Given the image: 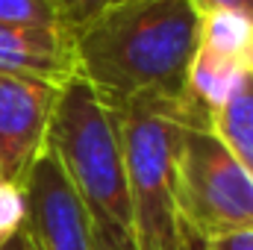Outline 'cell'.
<instances>
[{"label": "cell", "instance_id": "cell-1", "mask_svg": "<svg viewBox=\"0 0 253 250\" xmlns=\"http://www.w3.org/2000/svg\"><path fill=\"white\" fill-rule=\"evenodd\" d=\"M71 36L77 74L118 109L147 91L180 94L200 15L191 0H118Z\"/></svg>", "mask_w": 253, "mask_h": 250}, {"label": "cell", "instance_id": "cell-2", "mask_svg": "<svg viewBox=\"0 0 253 250\" xmlns=\"http://www.w3.org/2000/svg\"><path fill=\"white\" fill-rule=\"evenodd\" d=\"M44 150L59 162L91 224L129 236V191L118 112L106 106L80 74L59 85Z\"/></svg>", "mask_w": 253, "mask_h": 250}, {"label": "cell", "instance_id": "cell-3", "mask_svg": "<svg viewBox=\"0 0 253 250\" xmlns=\"http://www.w3.org/2000/svg\"><path fill=\"white\" fill-rule=\"evenodd\" d=\"M118 112L129 191V236L135 250H180L183 221L174 197V162L180 132L189 124L180 94L147 91Z\"/></svg>", "mask_w": 253, "mask_h": 250}, {"label": "cell", "instance_id": "cell-4", "mask_svg": "<svg viewBox=\"0 0 253 250\" xmlns=\"http://www.w3.org/2000/svg\"><path fill=\"white\" fill-rule=\"evenodd\" d=\"M180 221L212 242L253 230V180L209 126L186 124L174 162Z\"/></svg>", "mask_w": 253, "mask_h": 250}, {"label": "cell", "instance_id": "cell-5", "mask_svg": "<svg viewBox=\"0 0 253 250\" xmlns=\"http://www.w3.org/2000/svg\"><path fill=\"white\" fill-rule=\"evenodd\" d=\"M56 94L59 85L53 83L0 74V168L6 183L24 186L44 153Z\"/></svg>", "mask_w": 253, "mask_h": 250}, {"label": "cell", "instance_id": "cell-6", "mask_svg": "<svg viewBox=\"0 0 253 250\" xmlns=\"http://www.w3.org/2000/svg\"><path fill=\"white\" fill-rule=\"evenodd\" d=\"M21 191L27 227L42 250H91V218L47 150L30 168Z\"/></svg>", "mask_w": 253, "mask_h": 250}, {"label": "cell", "instance_id": "cell-7", "mask_svg": "<svg viewBox=\"0 0 253 250\" xmlns=\"http://www.w3.org/2000/svg\"><path fill=\"white\" fill-rule=\"evenodd\" d=\"M0 74L62 85L77 74L74 36L62 27L0 24Z\"/></svg>", "mask_w": 253, "mask_h": 250}, {"label": "cell", "instance_id": "cell-8", "mask_svg": "<svg viewBox=\"0 0 253 250\" xmlns=\"http://www.w3.org/2000/svg\"><path fill=\"white\" fill-rule=\"evenodd\" d=\"M212 132L224 141L233 159L253 180V74L245 77V83L221 106V112L212 121Z\"/></svg>", "mask_w": 253, "mask_h": 250}, {"label": "cell", "instance_id": "cell-9", "mask_svg": "<svg viewBox=\"0 0 253 250\" xmlns=\"http://www.w3.org/2000/svg\"><path fill=\"white\" fill-rule=\"evenodd\" d=\"M200 47L253 71V18L239 12H209L200 18Z\"/></svg>", "mask_w": 253, "mask_h": 250}, {"label": "cell", "instance_id": "cell-10", "mask_svg": "<svg viewBox=\"0 0 253 250\" xmlns=\"http://www.w3.org/2000/svg\"><path fill=\"white\" fill-rule=\"evenodd\" d=\"M0 24L59 27V18L47 0H0Z\"/></svg>", "mask_w": 253, "mask_h": 250}, {"label": "cell", "instance_id": "cell-11", "mask_svg": "<svg viewBox=\"0 0 253 250\" xmlns=\"http://www.w3.org/2000/svg\"><path fill=\"white\" fill-rule=\"evenodd\" d=\"M27 221V203L24 191L15 183L0 180V245H6Z\"/></svg>", "mask_w": 253, "mask_h": 250}, {"label": "cell", "instance_id": "cell-12", "mask_svg": "<svg viewBox=\"0 0 253 250\" xmlns=\"http://www.w3.org/2000/svg\"><path fill=\"white\" fill-rule=\"evenodd\" d=\"M112 3H118V0H50L53 12L59 18V27L68 30V33H74L83 24H88L91 18H97Z\"/></svg>", "mask_w": 253, "mask_h": 250}, {"label": "cell", "instance_id": "cell-13", "mask_svg": "<svg viewBox=\"0 0 253 250\" xmlns=\"http://www.w3.org/2000/svg\"><path fill=\"white\" fill-rule=\"evenodd\" d=\"M91 250H135V248H132V239L126 233L91 224Z\"/></svg>", "mask_w": 253, "mask_h": 250}, {"label": "cell", "instance_id": "cell-14", "mask_svg": "<svg viewBox=\"0 0 253 250\" xmlns=\"http://www.w3.org/2000/svg\"><path fill=\"white\" fill-rule=\"evenodd\" d=\"M191 6L200 18L209 12H239L253 18V0H191Z\"/></svg>", "mask_w": 253, "mask_h": 250}, {"label": "cell", "instance_id": "cell-15", "mask_svg": "<svg viewBox=\"0 0 253 250\" xmlns=\"http://www.w3.org/2000/svg\"><path fill=\"white\" fill-rule=\"evenodd\" d=\"M206 250H253V230L212 239V242H206Z\"/></svg>", "mask_w": 253, "mask_h": 250}, {"label": "cell", "instance_id": "cell-16", "mask_svg": "<svg viewBox=\"0 0 253 250\" xmlns=\"http://www.w3.org/2000/svg\"><path fill=\"white\" fill-rule=\"evenodd\" d=\"M0 250H42V248H39L36 236L30 233V227H27V221H24V227H21L6 245H0Z\"/></svg>", "mask_w": 253, "mask_h": 250}, {"label": "cell", "instance_id": "cell-17", "mask_svg": "<svg viewBox=\"0 0 253 250\" xmlns=\"http://www.w3.org/2000/svg\"><path fill=\"white\" fill-rule=\"evenodd\" d=\"M180 250H206V239H200L194 230H189L183 224V248Z\"/></svg>", "mask_w": 253, "mask_h": 250}, {"label": "cell", "instance_id": "cell-18", "mask_svg": "<svg viewBox=\"0 0 253 250\" xmlns=\"http://www.w3.org/2000/svg\"><path fill=\"white\" fill-rule=\"evenodd\" d=\"M0 180H3V168H0Z\"/></svg>", "mask_w": 253, "mask_h": 250}, {"label": "cell", "instance_id": "cell-19", "mask_svg": "<svg viewBox=\"0 0 253 250\" xmlns=\"http://www.w3.org/2000/svg\"><path fill=\"white\" fill-rule=\"evenodd\" d=\"M47 3H50V0H47Z\"/></svg>", "mask_w": 253, "mask_h": 250}]
</instances>
